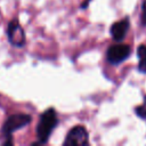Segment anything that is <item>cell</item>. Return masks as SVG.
<instances>
[{"label": "cell", "mask_w": 146, "mask_h": 146, "mask_svg": "<svg viewBox=\"0 0 146 146\" xmlns=\"http://www.w3.org/2000/svg\"><path fill=\"white\" fill-rule=\"evenodd\" d=\"M130 52L131 48L128 44H113L106 51V59L111 65H119L129 57Z\"/></svg>", "instance_id": "5"}, {"label": "cell", "mask_w": 146, "mask_h": 146, "mask_svg": "<svg viewBox=\"0 0 146 146\" xmlns=\"http://www.w3.org/2000/svg\"><path fill=\"white\" fill-rule=\"evenodd\" d=\"M57 124H58L57 112L54 107H49L40 115V119L36 125L38 141L33 143L32 145H42L48 143L49 137L52 133L54 129L57 127Z\"/></svg>", "instance_id": "1"}, {"label": "cell", "mask_w": 146, "mask_h": 146, "mask_svg": "<svg viewBox=\"0 0 146 146\" xmlns=\"http://www.w3.org/2000/svg\"><path fill=\"white\" fill-rule=\"evenodd\" d=\"M89 144L88 131L83 125L73 127L63 143L64 146H87Z\"/></svg>", "instance_id": "4"}, {"label": "cell", "mask_w": 146, "mask_h": 146, "mask_svg": "<svg viewBox=\"0 0 146 146\" xmlns=\"http://www.w3.org/2000/svg\"><path fill=\"white\" fill-rule=\"evenodd\" d=\"M89 3H90V0H84V1L80 5V9H86V8L89 6Z\"/></svg>", "instance_id": "10"}, {"label": "cell", "mask_w": 146, "mask_h": 146, "mask_svg": "<svg viewBox=\"0 0 146 146\" xmlns=\"http://www.w3.org/2000/svg\"><path fill=\"white\" fill-rule=\"evenodd\" d=\"M31 120H32L31 115L26 113H16V114L9 115L1 127V132L5 139H7L3 141V145H13L14 140L11 138V135L23 129L27 124H30Z\"/></svg>", "instance_id": "2"}, {"label": "cell", "mask_w": 146, "mask_h": 146, "mask_svg": "<svg viewBox=\"0 0 146 146\" xmlns=\"http://www.w3.org/2000/svg\"><path fill=\"white\" fill-rule=\"evenodd\" d=\"M140 22H141V25L145 27L146 26V0H144L143 5H141V18H140Z\"/></svg>", "instance_id": "9"}, {"label": "cell", "mask_w": 146, "mask_h": 146, "mask_svg": "<svg viewBox=\"0 0 146 146\" xmlns=\"http://www.w3.org/2000/svg\"><path fill=\"white\" fill-rule=\"evenodd\" d=\"M138 56V71L146 74V46L141 44L137 49Z\"/></svg>", "instance_id": "7"}, {"label": "cell", "mask_w": 146, "mask_h": 146, "mask_svg": "<svg viewBox=\"0 0 146 146\" xmlns=\"http://www.w3.org/2000/svg\"><path fill=\"white\" fill-rule=\"evenodd\" d=\"M135 113H136V115H138L140 119L146 120V95L144 96V103L135 108Z\"/></svg>", "instance_id": "8"}, {"label": "cell", "mask_w": 146, "mask_h": 146, "mask_svg": "<svg viewBox=\"0 0 146 146\" xmlns=\"http://www.w3.org/2000/svg\"><path fill=\"white\" fill-rule=\"evenodd\" d=\"M6 33H7L8 41L13 47L22 48V47L25 46V43H26L25 31L22 27V25H21V23L17 18H13L8 23Z\"/></svg>", "instance_id": "3"}, {"label": "cell", "mask_w": 146, "mask_h": 146, "mask_svg": "<svg viewBox=\"0 0 146 146\" xmlns=\"http://www.w3.org/2000/svg\"><path fill=\"white\" fill-rule=\"evenodd\" d=\"M129 26H130L129 17H124L122 21L114 23L111 26V35H112L113 40L119 41V42L122 41L125 38V34L129 30Z\"/></svg>", "instance_id": "6"}]
</instances>
